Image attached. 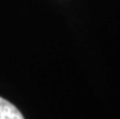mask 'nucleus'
I'll return each mask as SVG.
<instances>
[{"label": "nucleus", "instance_id": "nucleus-1", "mask_svg": "<svg viewBox=\"0 0 120 119\" xmlns=\"http://www.w3.org/2000/svg\"><path fill=\"white\" fill-rule=\"evenodd\" d=\"M0 119H24L21 112L11 102L0 97Z\"/></svg>", "mask_w": 120, "mask_h": 119}]
</instances>
